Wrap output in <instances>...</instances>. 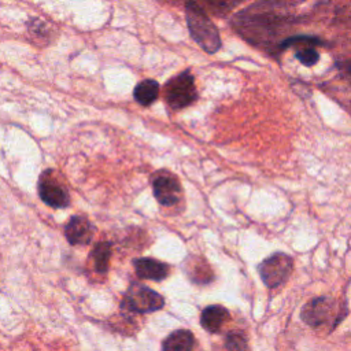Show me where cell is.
<instances>
[{"mask_svg": "<svg viewBox=\"0 0 351 351\" xmlns=\"http://www.w3.org/2000/svg\"><path fill=\"white\" fill-rule=\"evenodd\" d=\"M165 304V300L162 295L155 292L154 289L141 285V284H132L129 289L126 291L123 299H122V310H126V313H137V314H145L152 313L156 310H160Z\"/></svg>", "mask_w": 351, "mask_h": 351, "instance_id": "3957f363", "label": "cell"}, {"mask_svg": "<svg viewBox=\"0 0 351 351\" xmlns=\"http://www.w3.org/2000/svg\"><path fill=\"white\" fill-rule=\"evenodd\" d=\"M229 311L221 306V304H211L207 306L200 315V324L202 326L210 332L217 333L221 330V328L225 325V322L229 319Z\"/></svg>", "mask_w": 351, "mask_h": 351, "instance_id": "30bf717a", "label": "cell"}, {"mask_svg": "<svg viewBox=\"0 0 351 351\" xmlns=\"http://www.w3.org/2000/svg\"><path fill=\"white\" fill-rule=\"evenodd\" d=\"M152 189L155 199L162 206H173L178 203L182 193L178 178L167 170H160L155 174L152 180Z\"/></svg>", "mask_w": 351, "mask_h": 351, "instance_id": "52a82bcc", "label": "cell"}, {"mask_svg": "<svg viewBox=\"0 0 351 351\" xmlns=\"http://www.w3.org/2000/svg\"><path fill=\"white\" fill-rule=\"evenodd\" d=\"M134 269L140 278H147V280H152V281L165 280L170 273L169 265H166L158 259H154V258L136 259Z\"/></svg>", "mask_w": 351, "mask_h": 351, "instance_id": "9c48e42d", "label": "cell"}, {"mask_svg": "<svg viewBox=\"0 0 351 351\" xmlns=\"http://www.w3.org/2000/svg\"><path fill=\"white\" fill-rule=\"evenodd\" d=\"M296 58L304 66H313L318 62V53L313 48H303L296 52Z\"/></svg>", "mask_w": 351, "mask_h": 351, "instance_id": "2e32d148", "label": "cell"}, {"mask_svg": "<svg viewBox=\"0 0 351 351\" xmlns=\"http://www.w3.org/2000/svg\"><path fill=\"white\" fill-rule=\"evenodd\" d=\"M64 236L73 245H85L93 239V226L85 217L74 215L64 228Z\"/></svg>", "mask_w": 351, "mask_h": 351, "instance_id": "ba28073f", "label": "cell"}, {"mask_svg": "<svg viewBox=\"0 0 351 351\" xmlns=\"http://www.w3.org/2000/svg\"><path fill=\"white\" fill-rule=\"evenodd\" d=\"M165 99L171 110H181L197 99L195 77L189 70L171 77L165 85Z\"/></svg>", "mask_w": 351, "mask_h": 351, "instance_id": "7a4b0ae2", "label": "cell"}, {"mask_svg": "<svg viewBox=\"0 0 351 351\" xmlns=\"http://www.w3.org/2000/svg\"><path fill=\"white\" fill-rule=\"evenodd\" d=\"M159 95V84L155 80H143L133 90L134 100L141 106L152 104Z\"/></svg>", "mask_w": 351, "mask_h": 351, "instance_id": "7c38bea8", "label": "cell"}, {"mask_svg": "<svg viewBox=\"0 0 351 351\" xmlns=\"http://www.w3.org/2000/svg\"><path fill=\"white\" fill-rule=\"evenodd\" d=\"M293 261L289 255L284 252H276L266 258L258 266L262 281L269 288H276L281 285L292 273Z\"/></svg>", "mask_w": 351, "mask_h": 351, "instance_id": "277c9868", "label": "cell"}, {"mask_svg": "<svg viewBox=\"0 0 351 351\" xmlns=\"http://www.w3.org/2000/svg\"><path fill=\"white\" fill-rule=\"evenodd\" d=\"M38 195L44 203L55 208L67 207L70 196L66 188L59 182L52 170H45L38 178Z\"/></svg>", "mask_w": 351, "mask_h": 351, "instance_id": "8992f818", "label": "cell"}, {"mask_svg": "<svg viewBox=\"0 0 351 351\" xmlns=\"http://www.w3.org/2000/svg\"><path fill=\"white\" fill-rule=\"evenodd\" d=\"M206 12L214 15H223L233 10L241 0H193Z\"/></svg>", "mask_w": 351, "mask_h": 351, "instance_id": "5bb4252c", "label": "cell"}, {"mask_svg": "<svg viewBox=\"0 0 351 351\" xmlns=\"http://www.w3.org/2000/svg\"><path fill=\"white\" fill-rule=\"evenodd\" d=\"M225 347L228 351H245L247 350V339L243 333L230 332L225 337Z\"/></svg>", "mask_w": 351, "mask_h": 351, "instance_id": "9a60e30c", "label": "cell"}, {"mask_svg": "<svg viewBox=\"0 0 351 351\" xmlns=\"http://www.w3.org/2000/svg\"><path fill=\"white\" fill-rule=\"evenodd\" d=\"M186 25L191 37L208 53H214L221 48V37L217 26L211 22L207 12L193 0L185 4Z\"/></svg>", "mask_w": 351, "mask_h": 351, "instance_id": "6da1fadb", "label": "cell"}, {"mask_svg": "<svg viewBox=\"0 0 351 351\" xmlns=\"http://www.w3.org/2000/svg\"><path fill=\"white\" fill-rule=\"evenodd\" d=\"M90 259L93 269L97 273H106L111 258V244L108 241H99L90 251Z\"/></svg>", "mask_w": 351, "mask_h": 351, "instance_id": "4fadbf2b", "label": "cell"}, {"mask_svg": "<svg viewBox=\"0 0 351 351\" xmlns=\"http://www.w3.org/2000/svg\"><path fill=\"white\" fill-rule=\"evenodd\" d=\"M300 318L310 326H319L329 324L333 319L335 325L339 322L340 315H336V300L329 296H319L302 307Z\"/></svg>", "mask_w": 351, "mask_h": 351, "instance_id": "5b68a950", "label": "cell"}, {"mask_svg": "<svg viewBox=\"0 0 351 351\" xmlns=\"http://www.w3.org/2000/svg\"><path fill=\"white\" fill-rule=\"evenodd\" d=\"M195 336L188 329H178L170 333L163 344L162 351H193Z\"/></svg>", "mask_w": 351, "mask_h": 351, "instance_id": "8fae6325", "label": "cell"}]
</instances>
